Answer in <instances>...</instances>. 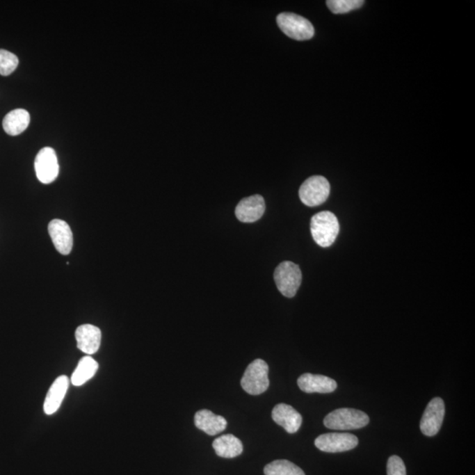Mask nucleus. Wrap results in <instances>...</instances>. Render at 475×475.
<instances>
[{
    "instance_id": "nucleus-22",
    "label": "nucleus",
    "mask_w": 475,
    "mask_h": 475,
    "mask_svg": "<svg viewBox=\"0 0 475 475\" xmlns=\"http://www.w3.org/2000/svg\"><path fill=\"white\" fill-rule=\"evenodd\" d=\"M19 58L13 53L0 49V75L12 74L18 67Z\"/></svg>"
},
{
    "instance_id": "nucleus-7",
    "label": "nucleus",
    "mask_w": 475,
    "mask_h": 475,
    "mask_svg": "<svg viewBox=\"0 0 475 475\" xmlns=\"http://www.w3.org/2000/svg\"><path fill=\"white\" fill-rule=\"evenodd\" d=\"M314 444L325 453H344L357 447L358 438L350 433H327L319 436Z\"/></svg>"
},
{
    "instance_id": "nucleus-16",
    "label": "nucleus",
    "mask_w": 475,
    "mask_h": 475,
    "mask_svg": "<svg viewBox=\"0 0 475 475\" xmlns=\"http://www.w3.org/2000/svg\"><path fill=\"white\" fill-rule=\"evenodd\" d=\"M195 426L210 436L223 433L227 426V421L221 415L215 414L211 411L202 410L195 414Z\"/></svg>"
},
{
    "instance_id": "nucleus-17",
    "label": "nucleus",
    "mask_w": 475,
    "mask_h": 475,
    "mask_svg": "<svg viewBox=\"0 0 475 475\" xmlns=\"http://www.w3.org/2000/svg\"><path fill=\"white\" fill-rule=\"evenodd\" d=\"M31 122V115L25 109L17 108L5 116L3 129L10 136H18L24 132Z\"/></svg>"
},
{
    "instance_id": "nucleus-10",
    "label": "nucleus",
    "mask_w": 475,
    "mask_h": 475,
    "mask_svg": "<svg viewBox=\"0 0 475 475\" xmlns=\"http://www.w3.org/2000/svg\"><path fill=\"white\" fill-rule=\"evenodd\" d=\"M48 230L56 250L64 255L71 253L73 247V235L67 223L61 219H54L49 223Z\"/></svg>"
},
{
    "instance_id": "nucleus-21",
    "label": "nucleus",
    "mask_w": 475,
    "mask_h": 475,
    "mask_svg": "<svg viewBox=\"0 0 475 475\" xmlns=\"http://www.w3.org/2000/svg\"><path fill=\"white\" fill-rule=\"evenodd\" d=\"M328 9L335 15H344L353 10L360 8L364 4V0H328Z\"/></svg>"
},
{
    "instance_id": "nucleus-3",
    "label": "nucleus",
    "mask_w": 475,
    "mask_h": 475,
    "mask_svg": "<svg viewBox=\"0 0 475 475\" xmlns=\"http://www.w3.org/2000/svg\"><path fill=\"white\" fill-rule=\"evenodd\" d=\"M279 29L289 38L307 41L314 38V28L307 19L293 13H282L277 17Z\"/></svg>"
},
{
    "instance_id": "nucleus-18",
    "label": "nucleus",
    "mask_w": 475,
    "mask_h": 475,
    "mask_svg": "<svg viewBox=\"0 0 475 475\" xmlns=\"http://www.w3.org/2000/svg\"><path fill=\"white\" fill-rule=\"evenodd\" d=\"M215 453L221 458H232L240 456L243 451V444L238 437L232 434L223 435L214 444Z\"/></svg>"
},
{
    "instance_id": "nucleus-1",
    "label": "nucleus",
    "mask_w": 475,
    "mask_h": 475,
    "mask_svg": "<svg viewBox=\"0 0 475 475\" xmlns=\"http://www.w3.org/2000/svg\"><path fill=\"white\" fill-rule=\"evenodd\" d=\"M340 232L337 216L330 211H321L311 219V234L314 240L322 248L334 244Z\"/></svg>"
},
{
    "instance_id": "nucleus-4",
    "label": "nucleus",
    "mask_w": 475,
    "mask_h": 475,
    "mask_svg": "<svg viewBox=\"0 0 475 475\" xmlns=\"http://www.w3.org/2000/svg\"><path fill=\"white\" fill-rule=\"evenodd\" d=\"M268 365L265 361L257 360L248 365L241 378V387L251 395L264 394L270 387Z\"/></svg>"
},
{
    "instance_id": "nucleus-8",
    "label": "nucleus",
    "mask_w": 475,
    "mask_h": 475,
    "mask_svg": "<svg viewBox=\"0 0 475 475\" xmlns=\"http://www.w3.org/2000/svg\"><path fill=\"white\" fill-rule=\"evenodd\" d=\"M35 174L43 184L54 182L59 174V165L56 152L51 147L42 148L36 155Z\"/></svg>"
},
{
    "instance_id": "nucleus-20",
    "label": "nucleus",
    "mask_w": 475,
    "mask_h": 475,
    "mask_svg": "<svg viewBox=\"0 0 475 475\" xmlns=\"http://www.w3.org/2000/svg\"><path fill=\"white\" fill-rule=\"evenodd\" d=\"M265 475H305L300 467L296 466L291 461L281 460H275L264 468Z\"/></svg>"
},
{
    "instance_id": "nucleus-13",
    "label": "nucleus",
    "mask_w": 475,
    "mask_h": 475,
    "mask_svg": "<svg viewBox=\"0 0 475 475\" xmlns=\"http://www.w3.org/2000/svg\"><path fill=\"white\" fill-rule=\"evenodd\" d=\"M298 387L307 394H330L337 388V383L333 378L324 375L305 373L298 380Z\"/></svg>"
},
{
    "instance_id": "nucleus-2",
    "label": "nucleus",
    "mask_w": 475,
    "mask_h": 475,
    "mask_svg": "<svg viewBox=\"0 0 475 475\" xmlns=\"http://www.w3.org/2000/svg\"><path fill=\"white\" fill-rule=\"evenodd\" d=\"M370 418L364 412L354 408H338L328 414L324 425L331 430H351L367 426Z\"/></svg>"
},
{
    "instance_id": "nucleus-12",
    "label": "nucleus",
    "mask_w": 475,
    "mask_h": 475,
    "mask_svg": "<svg viewBox=\"0 0 475 475\" xmlns=\"http://www.w3.org/2000/svg\"><path fill=\"white\" fill-rule=\"evenodd\" d=\"M76 341L79 351L88 355H94L101 346L102 332L91 324L79 325L75 332Z\"/></svg>"
},
{
    "instance_id": "nucleus-15",
    "label": "nucleus",
    "mask_w": 475,
    "mask_h": 475,
    "mask_svg": "<svg viewBox=\"0 0 475 475\" xmlns=\"http://www.w3.org/2000/svg\"><path fill=\"white\" fill-rule=\"evenodd\" d=\"M69 388V378L65 375L58 377L51 385L46 395L43 411L48 415L55 414L61 407Z\"/></svg>"
},
{
    "instance_id": "nucleus-5",
    "label": "nucleus",
    "mask_w": 475,
    "mask_h": 475,
    "mask_svg": "<svg viewBox=\"0 0 475 475\" xmlns=\"http://www.w3.org/2000/svg\"><path fill=\"white\" fill-rule=\"evenodd\" d=\"M275 284L284 297L293 298L302 283V272L298 265L291 261H284L275 268Z\"/></svg>"
},
{
    "instance_id": "nucleus-11",
    "label": "nucleus",
    "mask_w": 475,
    "mask_h": 475,
    "mask_svg": "<svg viewBox=\"0 0 475 475\" xmlns=\"http://www.w3.org/2000/svg\"><path fill=\"white\" fill-rule=\"evenodd\" d=\"M265 209L264 198L261 195H251L239 202L235 209L236 218L243 223L257 222L264 216Z\"/></svg>"
},
{
    "instance_id": "nucleus-14",
    "label": "nucleus",
    "mask_w": 475,
    "mask_h": 475,
    "mask_svg": "<svg viewBox=\"0 0 475 475\" xmlns=\"http://www.w3.org/2000/svg\"><path fill=\"white\" fill-rule=\"evenodd\" d=\"M272 419L288 433H297L302 424V417L295 408L287 404H278L272 410Z\"/></svg>"
},
{
    "instance_id": "nucleus-9",
    "label": "nucleus",
    "mask_w": 475,
    "mask_h": 475,
    "mask_svg": "<svg viewBox=\"0 0 475 475\" xmlns=\"http://www.w3.org/2000/svg\"><path fill=\"white\" fill-rule=\"evenodd\" d=\"M445 408L441 398H434L428 404L421 417L420 428L425 436L433 437L440 433L444 418Z\"/></svg>"
},
{
    "instance_id": "nucleus-19",
    "label": "nucleus",
    "mask_w": 475,
    "mask_h": 475,
    "mask_svg": "<svg viewBox=\"0 0 475 475\" xmlns=\"http://www.w3.org/2000/svg\"><path fill=\"white\" fill-rule=\"evenodd\" d=\"M98 368L99 364L94 358L89 355L82 357L72 375V384L75 387H81L86 384L97 373Z\"/></svg>"
},
{
    "instance_id": "nucleus-23",
    "label": "nucleus",
    "mask_w": 475,
    "mask_h": 475,
    "mask_svg": "<svg viewBox=\"0 0 475 475\" xmlns=\"http://www.w3.org/2000/svg\"><path fill=\"white\" fill-rule=\"evenodd\" d=\"M387 475H407L403 460L398 456H391L387 462Z\"/></svg>"
},
{
    "instance_id": "nucleus-6",
    "label": "nucleus",
    "mask_w": 475,
    "mask_h": 475,
    "mask_svg": "<svg viewBox=\"0 0 475 475\" xmlns=\"http://www.w3.org/2000/svg\"><path fill=\"white\" fill-rule=\"evenodd\" d=\"M298 194L301 202L308 207L321 205L330 197V182L323 176H312L301 185Z\"/></svg>"
}]
</instances>
